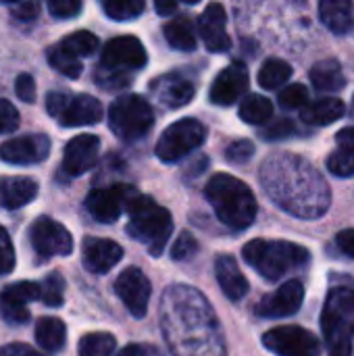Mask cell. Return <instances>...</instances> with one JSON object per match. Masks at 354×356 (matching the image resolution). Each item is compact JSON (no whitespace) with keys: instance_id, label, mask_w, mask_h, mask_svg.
I'll use <instances>...</instances> for the list:
<instances>
[{"instance_id":"c3c4849f","label":"cell","mask_w":354,"mask_h":356,"mask_svg":"<svg viewBox=\"0 0 354 356\" xmlns=\"http://www.w3.org/2000/svg\"><path fill=\"white\" fill-rule=\"evenodd\" d=\"M0 356H46V355L38 353L35 348H31V346H27V344H19V342H15V344H6V346H2V348H0Z\"/></svg>"},{"instance_id":"4dcf8cb0","label":"cell","mask_w":354,"mask_h":356,"mask_svg":"<svg viewBox=\"0 0 354 356\" xmlns=\"http://www.w3.org/2000/svg\"><path fill=\"white\" fill-rule=\"evenodd\" d=\"M292 77V67L282 58H269L259 71V83L265 90H277Z\"/></svg>"},{"instance_id":"bcb514c9","label":"cell","mask_w":354,"mask_h":356,"mask_svg":"<svg viewBox=\"0 0 354 356\" xmlns=\"http://www.w3.org/2000/svg\"><path fill=\"white\" fill-rule=\"evenodd\" d=\"M48 10L58 19H71V17L79 15L81 2L79 0H50Z\"/></svg>"},{"instance_id":"ffe728a7","label":"cell","mask_w":354,"mask_h":356,"mask_svg":"<svg viewBox=\"0 0 354 356\" xmlns=\"http://www.w3.org/2000/svg\"><path fill=\"white\" fill-rule=\"evenodd\" d=\"M81 259L90 273L102 275V273H108L123 259V248L117 242L106 240V238H86Z\"/></svg>"},{"instance_id":"3957f363","label":"cell","mask_w":354,"mask_h":356,"mask_svg":"<svg viewBox=\"0 0 354 356\" xmlns=\"http://www.w3.org/2000/svg\"><path fill=\"white\" fill-rule=\"evenodd\" d=\"M204 196L219 221L232 229H246L257 217V198L252 190L230 173H217L209 179Z\"/></svg>"},{"instance_id":"603a6c76","label":"cell","mask_w":354,"mask_h":356,"mask_svg":"<svg viewBox=\"0 0 354 356\" xmlns=\"http://www.w3.org/2000/svg\"><path fill=\"white\" fill-rule=\"evenodd\" d=\"M38 181L31 177H2L0 179V207L21 209L38 196Z\"/></svg>"},{"instance_id":"11a10c76","label":"cell","mask_w":354,"mask_h":356,"mask_svg":"<svg viewBox=\"0 0 354 356\" xmlns=\"http://www.w3.org/2000/svg\"><path fill=\"white\" fill-rule=\"evenodd\" d=\"M351 117L354 119V98H353V104H351Z\"/></svg>"},{"instance_id":"b9f144b4","label":"cell","mask_w":354,"mask_h":356,"mask_svg":"<svg viewBox=\"0 0 354 356\" xmlns=\"http://www.w3.org/2000/svg\"><path fill=\"white\" fill-rule=\"evenodd\" d=\"M13 267H15V248L6 229L0 225V275L10 273Z\"/></svg>"},{"instance_id":"9a60e30c","label":"cell","mask_w":354,"mask_h":356,"mask_svg":"<svg viewBox=\"0 0 354 356\" xmlns=\"http://www.w3.org/2000/svg\"><path fill=\"white\" fill-rule=\"evenodd\" d=\"M50 154V138L46 134H25L2 142L0 159L10 165H35Z\"/></svg>"},{"instance_id":"30bf717a","label":"cell","mask_w":354,"mask_h":356,"mask_svg":"<svg viewBox=\"0 0 354 356\" xmlns=\"http://www.w3.org/2000/svg\"><path fill=\"white\" fill-rule=\"evenodd\" d=\"M29 240L40 261H48L54 257H67L73 250V238L69 229L50 219V217H38L29 227Z\"/></svg>"},{"instance_id":"f5cc1de1","label":"cell","mask_w":354,"mask_h":356,"mask_svg":"<svg viewBox=\"0 0 354 356\" xmlns=\"http://www.w3.org/2000/svg\"><path fill=\"white\" fill-rule=\"evenodd\" d=\"M336 142L340 148L354 152V127H344L342 131L336 134Z\"/></svg>"},{"instance_id":"9c48e42d","label":"cell","mask_w":354,"mask_h":356,"mask_svg":"<svg viewBox=\"0 0 354 356\" xmlns=\"http://www.w3.org/2000/svg\"><path fill=\"white\" fill-rule=\"evenodd\" d=\"M207 140V127L198 119H182L169 125L159 142H156V156L163 163H177L196 150Z\"/></svg>"},{"instance_id":"6da1fadb","label":"cell","mask_w":354,"mask_h":356,"mask_svg":"<svg viewBox=\"0 0 354 356\" xmlns=\"http://www.w3.org/2000/svg\"><path fill=\"white\" fill-rule=\"evenodd\" d=\"M159 317L173 356H227L221 323L196 288L175 284L165 290Z\"/></svg>"},{"instance_id":"ab89813d","label":"cell","mask_w":354,"mask_h":356,"mask_svg":"<svg viewBox=\"0 0 354 356\" xmlns=\"http://www.w3.org/2000/svg\"><path fill=\"white\" fill-rule=\"evenodd\" d=\"M196 252H198V242H196V238H194L192 234H188V232H184V234L175 240V244L171 246V259H173V261H188V259H192Z\"/></svg>"},{"instance_id":"8fae6325","label":"cell","mask_w":354,"mask_h":356,"mask_svg":"<svg viewBox=\"0 0 354 356\" xmlns=\"http://www.w3.org/2000/svg\"><path fill=\"white\" fill-rule=\"evenodd\" d=\"M263 344L267 350L277 356H319V340L298 325H284L269 330L263 336Z\"/></svg>"},{"instance_id":"cb8c5ba5","label":"cell","mask_w":354,"mask_h":356,"mask_svg":"<svg viewBox=\"0 0 354 356\" xmlns=\"http://www.w3.org/2000/svg\"><path fill=\"white\" fill-rule=\"evenodd\" d=\"M319 17L336 35H346L354 29V6L348 0H323L319 4Z\"/></svg>"},{"instance_id":"836d02e7","label":"cell","mask_w":354,"mask_h":356,"mask_svg":"<svg viewBox=\"0 0 354 356\" xmlns=\"http://www.w3.org/2000/svg\"><path fill=\"white\" fill-rule=\"evenodd\" d=\"M40 300L46 307H61L65 300V280L61 273H50L44 277V282L40 284Z\"/></svg>"},{"instance_id":"d6a6232c","label":"cell","mask_w":354,"mask_h":356,"mask_svg":"<svg viewBox=\"0 0 354 356\" xmlns=\"http://www.w3.org/2000/svg\"><path fill=\"white\" fill-rule=\"evenodd\" d=\"M2 302H10V305H19V307H27L33 300H40V284L35 282H19V284H10L2 290L0 294Z\"/></svg>"},{"instance_id":"f6af8a7d","label":"cell","mask_w":354,"mask_h":356,"mask_svg":"<svg viewBox=\"0 0 354 356\" xmlns=\"http://www.w3.org/2000/svg\"><path fill=\"white\" fill-rule=\"evenodd\" d=\"M0 315L6 323L10 325H23L29 321V311L27 307H19V305H10V302H2L0 300Z\"/></svg>"},{"instance_id":"d6986e66","label":"cell","mask_w":354,"mask_h":356,"mask_svg":"<svg viewBox=\"0 0 354 356\" xmlns=\"http://www.w3.org/2000/svg\"><path fill=\"white\" fill-rule=\"evenodd\" d=\"M227 15L225 8L217 2H211L204 13L200 15L198 21V29L202 35V42L207 46V50L211 52H225L232 46V40L227 35Z\"/></svg>"},{"instance_id":"e0dca14e","label":"cell","mask_w":354,"mask_h":356,"mask_svg":"<svg viewBox=\"0 0 354 356\" xmlns=\"http://www.w3.org/2000/svg\"><path fill=\"white\" fill-rule=\"evenodd\" d=\"M100 140L92 134H81L69 140L63 154V171L71 177H79L90 171L98 161Z\"/></svg>"},{"instance_id":"44dd1931","label":"cell","mask_w":354,"mask_h":356,"mask_svg":"<svg viewBox=\"0 0 354 356\" xmlns=\"http://www.w3.org/2000/svg\"><path fill=\"white\" fill-rule=\"evenodd\" d=\"M150 92L165 108H182L194 98V86L177 73H167L150 81Z\"/></svg>"},{"instance_id":"816d5d0a","label":"cell","mask_w":354,"mask_h":356,"mask_svg":"<svg viewBox=\"0 0 354 356\" xmlns=\"http://www.w3.org/2000/svg\"><path fill=\"white\" fill-rule=\"evenodd\" d=\"M119 356H161V353L150 344H129L119 353Z\"/></svg>"},{"instance_id":"8d00e7d4","label":"cell","mask_w":354,"mask_h":356,"mask_svg":"<svg viewBox=\"0 0 354 356\" xmlns=\"http://www.w3.org/2000/svg\"><path fill=\"white\" fill-rule=\"evenodd\" d=\"M280 106L286 111L305 108L309 104V90L303 83H290L280 92Z\"/></svg>"},{"instance_id":"484cf974","label":"cell","mask_w":354,"mask_h":356,"mask_svg":"<svg viewBox=\"0 0 354 356\" xmlns=\"http://www.w3.org/2000/svg\"><path fill=\"white\" fill-rule=\"evenodd\" d=\"M311 83L319 92H340L346 86V77L342 73V67L336 58L319 60L311 71H309Z\"/></svg>"},{"instance_id":"4316f807","label":"cell","mask_w":354,"mask_h":356,"mask_svg":"<svg viewBox=\"0 0 354 356\" xmlns=\"http://www.w3.org/2000/svg\"><path fill=\"white\" fill-rule=\"evenodd\" d=\"M163 31H165V40L175 50L190 52V50L196 48V31H194V25H192L190 17H186V15L173 17L171 21L165 23Z\"/></svg>"},{"instance_id":"f907efd6","label":"cell","mask_w":354,"mask_h":356,"mask_svg":"<svg viewBox=\"0 0 354 356\" xmlns=\"http://www.w3.org/2000/svg\"><path fill=\"white\" fill-rule=\"evenodd\" d=\"M336 244L338 248L346 254L354 259V229H342L338 236H336Z\"/></svg>"},{"instance_id":"7a4b0ae2","label":"cell","mask_w":354,"mask_h":356,"mask_svg":"<svg viewBox=\"0 0 354 356\" xmlns=\"http://www.w3.org/2000/svg\"><path fill=\"white\" fill-rule=\"evenodd\" d=\"M259 175L269 198L298 219H319L330 209V186L323 175L298 154H271Z\"/></svg>"},{"instance_id":"83f0119b","label":"cell","mask_w":354,"mask_h":356,"mask_svg":"<svg viewBox=\"0 0 354 356\" xmlns=\"http://www.w3.org/2000/svg\"><path fill=\"white\" fill-rule=\"evenodd\" d=\"M35 342L40 348L56 353L65 346V338H67V327L61 319L56 317H42L35 323Z\"/></svg>"},{"instance_id":"277c9868","label":"cell","mask_w":354,"mask_h":356,"mask_svg":"<svg viewBox=\"0 0 354 356\" xmlns=\"http://www.w3.org/2000/svg\"><path fill=\"white\" fill-rule=\"evenodd\" d=\"M125 211L129 213V223H127L129 236L142 242L150 254L159 257L165 250L169 236L173 232L171 213L150 196L138 192L127 200Z\"/></svg>"},{"instance_id":"7bdbcfd3","label":"cell","mask_w":354,"mask_h":356,"mask_svg":"<svg viewBox=\"0 0 354 356\" xmlns=\"http://www.w3.org/2000/svg\"><path fill=\"white\" fill-rule=\"evenodd\" d=\"M19 111L13 102L0 100V134H13L19 127Z\"/></svg>"},{"instance_id":"ba28073f","label":"cell","mask_w":354,"mask_h":356,"mask_svg":"<svg viewBox=\"0 0 354 356\" xmlns=\"http://www.w3.org/2000/svg\"><path fill=\"white\" fill-rule=\"evenodd\" d=\"M46 111L63 127H83L102 121V104L90 94L52 92L46 98Z\"/></svg>"},{"instance_id":"e575fe53","label":"cell","mask_w":354,"mask_h":356,"mask_svg":"<svg viewBox=\"0 0 354 356\" xmlns=\"http://www.w3.org/2000/svg\"><path fill=\"white\" fill-rule=\"evenodd\" d=\"M102 10L113 21H129V19H136L138 15H142L144 2L142 0H106L102 4Z\"/></svg>"},{"instance_id":"d590c367","label":"cell","mask_w":354,"mask_h":356,"mask_svg":"<svg viewBox=\"0 0 354 356\" xmlns=\"http://www.w3.org/2000/svg\"><path fill=\"white\" fill-rule=\"evenodd\" d=\"M48 63H50L58 73H63L65 77L75 79V77L81 75V60H77V58H73L71 54H67L58 44H54V46L48 50Z\"/></svg>"},{"instance_id":"5b68a950","label":"cell","mask_w":354,"mask_h":356,"mask_svg":"<svg viewBox=\"0 0 354 356\" xmlns=\"http://www.w3.org/2000/svg\"><path fill=\"white\" fill-rule=\"evenodd\" d=\"M242 254L244 261L269 282H277L286 273L300 269L311 261L305 246L284 240H252L244 246Z\"/></svg>"},{"instance_id":"7402d4cb","label":"cell","mask_w":354,"mask_h":356,"mask_svg":"<svg viewBox=\"0 0 354 356\" xmlns=\"http://www.w3.org/2000/svg\"><path fill=\"white\" fill-rule=\"evenodd\" d=\"M215 275H217L221 292L232 302H240L248 294V280L240 271V267H238L234 257H230V254L217 257V261H215Z\"/></svg>"},{"instance_id":"4fadbf2b","label":"cell","mask_w":354,"mask_h":356,"mask_svg":"<svg viewBox=\"0 0 354 356\" xmlns=\"http://www.w3.org/2000/svg\"><path fill=\"white\" fill-rule=\"evenodd\" d=\"M115 292L134 317L138 319L146 317L152 286H150V280L138 267H127L125 271L119 273L115 282Z\"/></svg>"},{"instance_id":"f546056e","label":"cell","mask_w":354,"mask_h":356,"mask_svg":"<svg viewBox=\"0 0 354 356\" xmlns=\"http://www.w3.org/2000/svg\"><path fill=\"white\" fill-rule=\"evenodd\" d=\"M98 38L92 33V31H86V29H79V31H73V33H69L67 38H63L61 42H58V46L67 52V54H71L73 58H77V60H81L83 56H90V54H94L96 50H98Z\"/></svg>"},{"instance_id":"db71d44e","label":"cell","mask_w":354,"mask_h":356,"mask_svg":"<svg viewBox=\"0 0 354 356\" xmlns=\"http://www.w3.org/2000/svg\"><path fill=\"white\" fill-rule=\"evenodd\" d=\"M154 8L159 15H169L177 8V2H169V0H156L154 2Z\"/></svg>"},{"instance_id":"f1b7e54d","label":"cell","mask_w":354,"mask_h":356,"mask_svg":"<svg viewBox=\"0 0 354 356\" xmlns=\"http://www.w3.org/2000/svg\"><path fill=\"white\" fill-rule=\"evenodd\" d=\"M240 117H242L244 123L263 125V123L271 121V117H273V104H271L269 98H265L261 94H248L240 102Z\"/></svg>"},{"instance_id":"ee69618b","label":"cell","mask_w":354,"mask_h":356,"mask_svg":"<svg viewBox=\"0 0 354 356\" xmlns=\"http://www.w3.org/2000/svg\"><path fill=\"white\" fill-rule=\"evenodd\" d=\"M129 73H119V71H106V69H96V81L108 90L113 88H125L129 86Z\"/></svg>"},{"instance_id":"2e32d148","label":"cell","mask_w":354,"mask_h":356,"mask_svg":"<svg viewBox=\"0 0 354 356\" xmlns=\"http://www.w3.org/2000/svg\"><path fill=\"white\" fill-rule=\"evenodd\" d=\"M303 300H305V286L298 280H290L282 284L275 292L267 294L257 305L255 313L265 319H284V317L298 313V309L303 307Z\"/></svg>"},{"instance_id":"8992f818","label":"cell","mask_w":354,"mask_h":356,"mask_svg":"<svg viewBox=\"0 0 354 356\" xmlns=\"http://www.w3.org/2000/svg\"><path fill=\"white\" fill-rule=\"evenodd\" d=\"M321 330L330 356H351L354 342V290L336 286L330 290L323 311Z\"/></svg>"},{"instance_id":"7c38bea8","label":"cell","mask_w":354,"mask_h":356,"mask_svg":"<svg viewBox=\"0 0 354 356\" xmlns=\"http://www.w3.org/2000/svg\"><path fill=\"white\" fill-rule=\"evenodd\" d=\"M148 56L142 46V42L134 35H119L108 40L102 46L100 54V69L106 71H119L129 73L134 69H142L146 65Z\"/></svg>"},{"instance_id":"ac0fdd59","label":"cell","mask_w":354,"mask_h":356,"mask_svg":"<svg viewBox=\"0 0 354 356\" xmlns=\"http://www.w3.org/2000/svg\"><path fill=\"white\" fill-rule=\"evenodd\" d=\"M248 90V69L242 63H232L225 67L211 86V102L219 106H230L244 96Z\"/></svg>"},{"instance_id":"1f68e13d","label":"cell","mask_w":354,"mask_h":356,"mask_svg":"<svg viewBox=\"0 0 354 356\" xmlns=\"http://www.w3.org/2000/svg\"><path fill=\"white\" fill-rule=\"evenodd\" d=\"M115 338L106 332H94V334H86L79 340V356H113L115 353Z\"/></svg>"},{"instance_id":"52a82bcc","label":"cell","mask_w":354,"mask_h":356,"mask_svg":"<svg viewBox=\"0 0 354 356\" xmlns=\"http://www.w3.org/2000/svg\"><path fill=\"white\" fill-rule=\"evenodd\" d=\"M108 125L123 142H136L152 129L154 111L142 96H119L108 108Z\"/></svg>"},{"instance_id":"74e56055","label":"cell","mask_w":354,"mask_h":356,"mask_svg":"<svg viewBox=\"0 0 354 356\" xmlns=\"http://www.w3.org/2000/svg\"><path fill=\"white\" fill-rule=\"evenodd\" d=\"M328 169L336 177H354V152L338 148L328 156Z\"/></svg>"},{"instance_id":"60d3db41","label":"cell","mask_w":354,"mask_h":356,"mask_svg":"<svg viewBox=\"0 0 354 356\" xmlns=\"http://www.w3.org/2000/svg\"><path fill=\"white\" fill-rule=\"evenodd\" d=\"M252 154H255V144L250 140H236L225 150V159L236 165L248 163L252 159Z\"/></svg>"},{"instance_id":"d4e9b609","label":"cell","mask_w":354,"mask_h":356,"mask_svg":"<svg viewBox=\"0 0 354 356\" xmlns=\"http://www.w3.org/2000/svg\"><path fill=\"white\" fill-rule=\"evenodd\" d=\"M300 117L309 125H317V127L332 125L340 117H344V102L340 98H319L309 102L303 108Z\"/></svg>"},{"instance_id":"f35d334b","label":"cell","mask_w":354,"mask_h":356,"mask_svg":"<svg viewBox=\"0 0 354 356\" xmlns=\"http://www.w3.org/2000/svg\"><path fill=\"white\" fill-rule=\"evenodd\" d=\"M294 134H296V125L290 119H275L261 131L263 140H267V142L286 140V138H292Z\"/></svg>"},{"instance_id":"5bb4252c","label":"cell","mask_w":354,"mask_h":356,"mask_svg":"<svg viewBox=\"0 0 354 356\" xmlns=\"http://www.w3.org/2000/svg\"><path fill=\"white\" fill-rule=\"evenodd\" d=\"M134 194L136 190L129 186L96 188L86 196V209L98 223H115Z\"/></svg>"},{"instance_id":"681fc988","label":"cell","mask_w":354,"mask_h":356,"mask_svg":"<svg viewBox=\"0 0 354 356\" xmlns=\"http://www.w3.org/2000/svg\"><path fill=\"white\" fill-rule=\"evenodd\" d=\"M38 13H40L38 2H21V4H15V6H13V15H15L17 19H23V21L35 19Z\"/></svg>"},{"instance_id":"7dc6e473","label":"cell","mask_w":354,"mask_h":356,"mask_svg":"<svg viewBox=\"0 0 354 356\" xmlns=\"http://www.w3.org/2000/svg\"><path fill=\"white\" fill-rule=\"evenodd\" d=\"M15 92L23 102L31 104L35 100V81H33V77L29 73H21L17 77V81H15Z\"/></svg>"}]
</instances>
